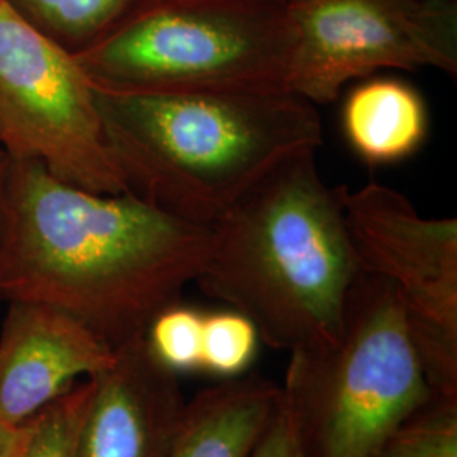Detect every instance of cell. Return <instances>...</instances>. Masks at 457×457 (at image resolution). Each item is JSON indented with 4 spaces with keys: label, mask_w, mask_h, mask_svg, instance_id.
Masks as SVG:
<instances>
[{
    "label": "cell",
    "mask_w": 457,
    "mask_h": 457,
    "mask_svg": "<svg viewBox=\"0 0 457 457\" xmlns=\"http://www.w3.org/2000/svg\"><path fill=\"white\" fill-rule=\"evenodd\" d=\"M212 228L132 192L97 194L33 160L9 163L0 300L65 312L117 349L200 275Z\"/></svg>",
    "instance_id": "1"
},
{
    "label": "cell",
    "mask_w": 457,
    "mask_h": 457,
    "mask_svg": "<svg viewBox=\"0 0 457 457\" xmlns=\"http://www.w3.org/2000/svg\"><path fill=\"white\" fill-rule=\"evenodd\" d=\"M317 149L277 164L212 226L195 283L241 312L262 343L288 354L341 339L347 296L361 273L336 188Z\"/></svg>",
    "instance_id": "2"
},
{
    "label": "cell",
    "mask_w": 457,
    "mask_h": 457,
    "mask_svg": "<svg viewBox=\"0 0 457 457\" xmlns=\"http://www.w3.org/2000/svg\"><path fill=\"white\" fill-rule=\"evenodd\" d=\"M96 98L129 192L211 228L277 164L324 141L317 107L288 90Z\"/></svg>",
    "instance_id": "3"
},
{
    "label": "cell",
    "mask_w": 457,
    "mask_h": 457,
    "mask_svg": "<svg viewBox=\"0 0 457 457\" xmlns=\"http://www.w3.org/2000/svg\"><path fill=\"white\" fill-rule=\"evenodd\" d=\"M279 395L303 457H375L436 398L392 283L361 271L341 339L292 353Z\"/></svg>",
    "instance_id": "4"
},
{
    "label": "cell",
    "mask_w": 457,
    "mask_h": 457,
    "mask_svg": "<svg viewBox=\"0 0 457 457\" xmlns=\"http://www.w3.org/2000/svg\"><path fill=\"white\" fill-rule=\"evenodd\" d=\"M288 4L147 0L75 53L96 88L126 94L287 90Z\"/></svg>",
    "instance_id": "5"
},
{
    "label": "cell",
    "mask_w": 457,
    "mask_h": 457,
    "mask_svg": "<svg viewBox=\"0 0 457 457\" xmlns=\"http://www.w3.org/2000/svg\"><path fill=\"white\" fill-rule=\"evenodd\" d=\"M0 147L97 194L129 187L107 145L96 88L75 53L0 5Z\"/></svg>",
    "instance_id": "6"
},
{
    "label": "cell",
    "mask_w": 457,
    "mask_h": 457,
    "mask_svg": "<svg viewBox=\"0 0 457 457\" xmlns=\"http://www.w3.org/2000/svg\"><path fill=\"white\" fill-rule=\"evenodd\" d=\"M336 194L361 271L392 283L434 393L457 398L456 217H424L376 181Z\"/></svg>",
    "instance_id": "7"
},
{
    "label": "cell",
    "mask_w": 457,
    "mask_h": 457,
    "mask_svg": "<svg viewBox=\"0 0 457 457\" xmlns=\"http://www.w3.org/2000/svg\"><path fill=\"white\" fill-rule=\"evenodd\" d=\"M287 90L317 105L356 79L422 68L457 75V4L417 0H292Z\"/></svg>",
    "instance_id": "8"
},
{
    "label": "cell",
    "mask_w": 457,
    "mask_h": 457,
    "mask_svg": "<svg viewBox=\"0 0 457 457\" xmlns=\"http://www.w3.org/2000/svg\"><path fill=\"white\" fill-rule=\"evenodd\" d=\"M114 361L115 349L65 312L9 302L0 330V424H26Z\"/></svg>",
    "instance_id": "9"
},
{
    "label": "cell",
    "mask_w": 457,
    "mask_h": 457,
    "mask_svg": "<svg viewBox=\"0 0 457 457\" xmlns=\"http://www.w3.org/2000/svg\"><path fill=\"white\" fill-rule=\"evenodd\" d=\"M185 405L180 376L149 356L143 337L124 344L94 378L79 457H163Z\"/></svg>",
    "instance_id": "10"
},
{
    "label": "cell",
    "mask_w": 457,
    "mask_h": 457,
    "mask_svg": "<svg viewBox=\"0 0 457 457\" xmlns=\"http://www.w3.org/2000/svg\"><path fill=\"white\" fill-rule=\"evenodd\" d=\"M279 405V386L245 375L204 388L183 410L163 457H253Z\"/></svg>",
    "instance_id": "11"
},
{
    "label": "cell",
    "mask_w": 457,
    "mask_h": 457,
    "mask_svg": "<svg viewBox=\"0 0 457 457\" xmlns=\"http://www.w3.org/2000/svg\"><path fill=\"white\" fill-rule=\"evenodd\" d=\"M343 131L354 154L368 164H390L415 154L428 132L424 98L395 77L356 85L344 100Z\"/></svg>",
    "instance_id": "12"
},
{
    "label": "cell",
    "mask_w": 457,
    "mask_h": 457,
    "mask_svg": "<svg viewBox=\"0 0 457 457\" xmlns=\"http://www.w3.org/2000/svg\"><path fill=\"white\" fill-rule=\"evenodd\" d=\"M19 16L63 48L79 53L146 0H4Z\"/></svg>",
    "instance_id": "13"
},
{
    "label": "cell",
    "mask_w": 457,
    "mask_h": 457,
    "mask_svg": "<svg viewBox=\"0 0 457 457\" xmlns=\"http://www.w3.org/2000/svg\"><path fill=\"white\" fill-rule=\"evenodd\" d=\"M94 395V378L68 392L21 425L14 457H79L83 422Z\"/></svg>",
    "instance_id": "14"
},
{
    "label": "cell",
    "mask_w": 457,
    "mask_h": 457,
    "mask_svg": "<svg viewBox=\"0 0 457 457\" xmlns=\"http://www.w3.org/2000/svg\"><path fill=\"white\" fill-rule=\"evenodd\" d=\"M260 344V332L245 313L234 309L204 313L200 370L222 379L245 375Z\"/></svg>",
    "instance_id": "15"
},
{
    "label": "cell",
    "mask_w": 457,
    "mask_h": 457,
    "mask_svg": "<svg viewBox=\"0 0 457 457\" xmlns=\"http://www.w3.org/2000/svg\"><path fill=\"white\" fill-rule=\"evenodd\" d=\"M204 313L180 300L156 312L147 322L143 343L164 370L183 375L200 370Z\"/></svg>",
    "instance_id": "16"
},
{
    "label": "cell",
    "mask_w": 457,
    "mask_h": 457,
    "mask_svg": "<svg viewBox=\"0 0 457 457\" xmlns=\"http://www.w3.org/2000/svg\"><path fill=\"white\" fill-rule=\"evenodd\" d=\"M375 457H457V398H432Z\"/></svg>",
    "instance_id": "17"
},
{
    "label": "cell",
    "mask_w": 457,
    "mask_h": 457,
    "mask_svg": "<svg viewBox=\"0 0 457 457\" xmlns=\"http://www.w3.org/2000/svg\"><path fill=\"white\" fill-rule=\"evenodd\" d=\"M281 396V395H279ZM253 457H303L294 434V427L287 415V410L279 405L258 442Z\"/></svg>",
    "instance_id": "18"
},
{
    "label": "cell",
    "mask_w": 457,
    "mask_h": 457,
    "mask_svg": "<svg viewBox=\"0 0 457 457\" xmlns=\"http://www.w3.org/2000/svg\"><path fill=\"white\" fill-rule=\"evenodd\" d=\"M19 436H21V425L11 427V425L0 424V457L16 456Z\"/></svg>",
    "instance_id": "19"
},
{
    "label": "cell",
    "mask_w": 457,
    "mask_h": 457,
    "mask_svg": "<svg viewBox=\"0 0 457 457\" xmlns=\"http://www.w3.org/2000/svg\"><path fill=\"white\" fill-rule=\"evenodd\" d=\"M9 154L0 147V232L4 224V212H5V194H7V179H9Z\"/></svg>",
    "instance_id": "20"
},
{
    "label": "cell",
    "mask_w": 457,
    "mask_h": 457,
    "mask_svg": "<svg viewBox=\"0 0 457 457\" xmlns=\"http://www.w3.org/2000/svg\"><path fill=\"white\" fill-rule=\"evenodd\" d=\"M417 2H427V4H457V0H417Z\"/></svg>",
    "instance_id": "21"
},
{
    "label": "cell",
    "mask_w": 457,
    "mask_h": 457,
    "mask_svg": "<svg viewBox=\"0 0 457 457\" xmlns=\"http://www.w3.org/2000/svg\"><path fill=\"white\" fill-rule=\"evenodd\" d=\"M177 2H205V0H177ZM262 2H281V4H290L292 0H262Z\"/></svg>",
    "instance_id": "22"
},
{
    "label": "cell",
    "mask_w": 457,
    "mask_h": 457,
    "mask_svg": "<svg viewBox=\"0 0 457 457\" xmlns=\"http://www.w3.org/2000/svg\"><path fill=\"white\" fill-rule=\"evenodd\" d=\"M2 4H4V0H0V5H2Z\"/></svg>",
    "instance_id": "23"
}]
</instances>
